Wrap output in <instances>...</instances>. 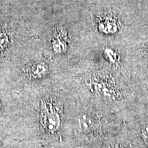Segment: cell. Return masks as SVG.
Instances as JSON below:
<instances>
[{
  "mask_svg": "<svg viewBox=\"0 0 148 148\" xmlns=\"http://www.w3.org/2000/svg\"><path fill=\"white\" fill-rule=\"evenodd\" d=\"M79 124L81 128L84 132H89L93 130L97 126L96 122L93 117L89 114H84L79 120Z\"/></svg>",
  "mask_w": 148,
  "mask_h": 148,
  "instance_id": "7a4b0ae2",
  "label": "cell"
},
{
  "mask_svg": "<svg viewBox=\"0 0 148 148\" xmlns=\"http://www.w3.org/2000/svg\"><path fill=\"white\" fill-rule=\"evenodd\" d=\"M0 108H1V101H0Z\"/></svg>",
  "mask_w": 148,
  "mask_h": 148,
  "instance_id": "8992f818",
  "label": "cell"
},
{
  "mask_svg": "<svg viewBox=\"0 0 148 148\" xmlns=\"http://www.w3.org/2000/svg\"><path fill=\"white\" fill-rule=\"evenodd\" d=\"M141 136L144 141L148 144V124L144 125L141 130Z\"/></svg>",
  "mask_w": 148,
  "mask_h": 148,
  "instance_id": "277c9868",
  "label": "cell"
},
{
  "mask_svg": "<svg viewBox=\"0 0 148 148\" xmlns=\"http://www.w3.org/2000/svg\"><path fill=\"white\" fill-rule=\"evenodd\" d=\"M42 123L50 132H56L60 125V116L56 110L49 108L47 103H42Z\"/></svg>",
  "mask_w": 148,
  "mask_h": 148,
  "instance_id": "6da1fadb",
  "label": "cell"
},
{
  "mask_svg": "<svg viewBox=\"0 0 148 148\" xmlns=\"http://www.w3.org/2000/svg\"><path fill=\"white\" fill-rule=\"evenodd\" d=\"M103 148H119V146L115 143H109L103 146Z\"/></svg>",
  "mask_w": 148,
  "mask_h": 148,
  "instance_id": "5b68a950",
  "label": "cell"
},
{
  "mask_svg": "<svg viewBox=\"0 0 148 148\" xmlns=\"http://www.w3.org/2000/svg\"><path fill=\"white\" fill-rule=\"evenodd\" d=\"M33 75L36 77H41L44 75L47 72V68L45 65L42 63H40L37 64L32 70Z\"/></svg>",
  "mask_w": 148,
  "mask_h": 148,
  "instance_id": "3957f363",
  "label": "cell"
}]
</instances>
